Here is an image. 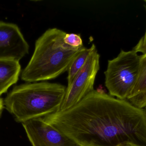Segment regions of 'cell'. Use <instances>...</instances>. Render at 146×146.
Wrapping results in <instances>:
<instances>
[{
  "label": "cell",
  "mask_w": 146,
  "mask_h": 146,
  "mask_svg": "<svg viewBox=\"0 0 146 146\" xmlns=\"http://www.w3.org/2000/svg\"><path fill=\"white\" fill-rule=\"evenodd\" d=\"M140 58L134 49L121 50L117 57L108 61L104 73L105 84L110 96L127 99L138 80Z\"/></svg>",
  "instance_id": "obj_4"
},
{
  "label": "cell",
  "mask_w": 146,
  "mask_h": 146,
  "mask_svg": "<svg viewBox=\"0 0 146 146\" xmlns=\"http://www.w3.org/2000/svg\"><path fill=\"white\" fill-rule=\"evenodd\" d=\"M66 89L61 84L45 81L17 86L4 99V108L17 122L42 118L60 111Z\"/></svg>",
  "instance_id": "obj_3"
},
{
  "label": "cell",
  "mask_w": 146,
  "mask_h": 146,
  "mask_svg": "<svg viewBox=\"0 0 146 146\" xmlns=\"http://www.w3.org/2000/svg\"><path fill=\"white\" fill-rule=\"evenodd\" d=\"M64 41L66 44L74 48H80L84 46L80 34L66 33L64 37Z\"/></svg>",
  "instance_id": "obj_11"
},
{
  "label": "cell",
  "mask_w": 146,
  "mask_h": 146,
  "mask_svg": "<svg viewBox=\"0 0 146 146\" xmlns=\"http://www.w3.org/2000/svg\"><path fill=\"white\" fill-rule=\"evenodd\" d=\"M29 50V45L19 27L0 21V59L19 61Z\"/></svg>",
  "instance_id": "obj_7"
},
{
  "label": "cell",
  "mask_w": 146,
  "mask_h": 146,
  "mask_svg": "<svg viewBox=\"0 0 146 146\" xmlns=\"http://www.w3.org/2000/svg\"><path fill=\"white\" fill-rule=\"evenodd\" d=\"M21 71L19 61L0 59V96L18 81Z\"/></svg>",
  "instance_id": "obj_9"
},
{
  "label": "cell",
  "mask_w": 146,
  "mask_h": 146,
  "mask_svg": "<svg viewBox=\"0 0 146 146\" xmlns=\"http://www.w3.org/2000/svg\"><path fill=\"white\" fill-rule=\"evenodd\" d=\"M92 49V45L90 48L85 47L73 61L68 70V86L71 84L76 75L85 65Z\"/></svg>",
  "instance_id": "obj_10"
},
{
  "label": "cell",
  "mask_w": 146,
  "mask_h": 146,
  "mask_svg": "<svg viewBox=\"0 0 146 146\" xmlns=\"http://www.w3.org/2000/svg\"><path fill=\"white\" fill-rule=\"evenodd\" d=\"M144 111H145V115H146V108H145V109H144Z\"/></svg>",
  "instance_id": "obj_15"
},
{
  "label": "cell",
  "mask_w": 146,
  "mask_h": 146,
  "mask_svg": "<svg viewBox=\"0 0 146 146\" xmlns=\"http://www.w3.org/2000/svg\"><path fill=\"white\" fill-rule=\"evenodd\" d=\"M146 50L145 51V53H144V54H146Z\"/></svg>",
  "instance_id": "obj_16"
},
{
  "label": "cell",
  "mask_w": 146,
  "mask_h": 146,
  "mask_svg": "<svg viewBox=\"0 0 146 146\" xmlns=\"http://www.w3.org/2000/svg\"><path fill=\"white\" fill-rule=\"evenodd\" d=\"M146 3V1H145ZM138 52H141L144 54L146 50V29L145 33L143 37L140 39L139 43L133 49Z\"/></svg>",
  "instance_id": "obj_12"
},
{
  "label": "cell",
  "mask_w": 146,
  "mask_h": 146,
  "mask_svg": "<svg viewBox=\"0 0 146 146\" xmlns=\"http://www.w3.org/2000/svg\"><path fill=\"white\" fill-rule=\"evenodd\" d=\"M119 146H140L137 145H135L133 144H131V143H127V144H124V145H121Z\"/></svg>",
  "instance_id": "obj_14"
},
{
  "label": "cell",
  "mask_w": 146,
  "mask_h": 146,
  "mask_svg": "<svg viewBox=\"0 0 146 146\" xmlns=\"http://www.w3.org/2000/svg\"><path fill=\"white\" fill-rule=\"evenodd\" d=\"M4 108V102L2 99L0 98V116L1 115L3 110Z\"/></svg>",
  "instance_id": "obj_13"
},
{
  "label": "cell",
  "mask_w": 146,
  "mask_h": 146,
  "mask_svg": "<svg viewBox=\"0 0 146 146\" xmlns=\"http://www.w3.org/2000/svg\"><path fill=\"white\" fill-rule=\"evenodd\" d=\"M86 62L76 75L71 84L67 86L60 111L70 109L94 90L96 75L100 69V55L94 44Z\"/></svg>",
  "instance_id": "obj_5"
},
{
  "label": "cell",
  "mask_w": 146,
  "mask_h": 146,
  "mask_svg": "<svg viewBox=\"0 0 146 146\" xmlns=\"http://www.w3.org/2000/svg\"><path fill=\"white\" fill-rule=\"evenodd\" d=\"M42 119L81 146H146L144 109L98 90L70 109Z\"/></svg>",
  "instance_id": "obj_1"
},
{
  "label": "cell",
  "mask_w": 146,
  "mask_h": 146,
  "mask_svg": "<svg viewBox=\"0 0 146 146\" xmlns=\"http://www.w3.org/2000/svg\"><path fill=\"white\" fill-rule=\"evenodd\" d=\"M21 123L32 146H81L45 122L42 118Z\"/></svg>",
  "instance_id": "obj_6"
},
{
  "label": "cell",
  "mask_w": 146,
  "mask_h": 146,
  "mask_svg": "<svg viewBox=\"0 0 146 146\" xmlns=\"http://www.w3.org/2000/svg\"><path fill=\"white\" fill-rule=\"evenodd\" d=\"M66 33L58 28H49L36 40L32 56L21 73L22 80L33 83L54 79L68 70L85 47L66 44Z\"/></svg>",
  "instance_id": "obj_2"
},
{
  "label": "cell",
  "mask_w": 146,
  "mask_h": 146,
  "mask_svg": "<svg viewBox=\"0 0 146 146\" xmlns=\"http://www.w3.org/2000/svg\"><path fill=\"white\" fill-rule=\"evenodd\" d=\"M127 100L139 109L146 108V53L141 55L138 80Z\"/></svg>",
  "instance_id": "obj_8"
}]
</instances>
